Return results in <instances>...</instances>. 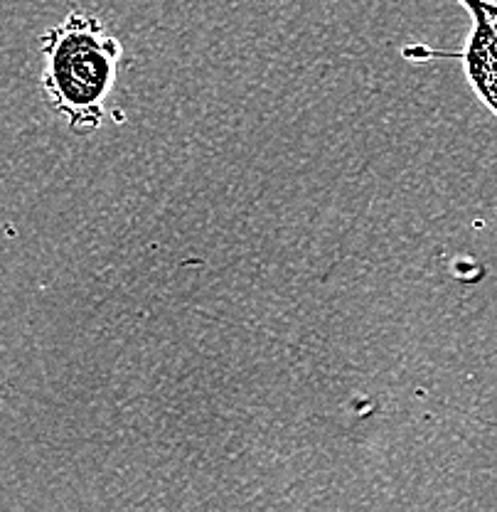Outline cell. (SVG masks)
Returning <instances> with one entry per match:
<instances>
[{"mask_svg":"<svg viewBox=\"0 0 497 512\" xmlns=\"http://www.w3.org/2000/svg\"><path fill=\"white\" fill-rule=\"evenodd\" d=\"M121 55V42L87 10H72L42 35V87L74 133H92L101 126Z\"/></svg>","mask_w":497,"mask_h":512,"instance_id":"cell-1","label":"cell"},{"mask_svg":"<svg viewBox=\"0 0 497 512\" xmlns=\"http://www.w3.org/2000/svg\"><path fill=\"white\" fill-rule=\"evenodd\" d=\"M466 10L473 18V30L466 40V50L456 57L463 60L473 92L497 116V3L478 0Z\"/></svg>","mask_w":497,"mask_h":512,"instance_id":"cell-2","label":"cell"}]
</instances>
